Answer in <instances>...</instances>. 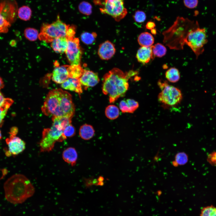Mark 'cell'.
I'll list each match as a JSON object with an SVG mask.
<instances>
[{
  "mask_svg": "<svg viewBox=\"0 0 216 216\" xmlns=\"http://www.w3.org/2000/svg\"><path fill=\"white\" fill-rule=\"evenodd\" d=\"M166 79L170 82L175 83L178 82L180 78L178 70L176 68H171L167 70L165 73Z\"/></svg>",
  "mask_w": 216,
  "mask_h": 216,
  "instance_id": "obj_25",
  "label": "cell"
},
{
  "mask_svg": "<svg viewBox=\"0 0 216 216\" xmlns=\"http://www.w3.org/2000/svg\"><path fill=\"white\" fill-rule=\"evenodd\" d=\"M4 189L6 199L14 204L23 203L35 192L30 180L20 174H15L9 178L4 184Z\"/></svg>",
  "mask_w": 216,
  "mask_h": 216,
  "instance_id": "obj_4",
  "label": "cell"
},
{
  "mask_svg": "<svg viewBox=\"0 0 216 216\" xmlns=\"http://www.w3.org/2000/svg\"><path fill=\"white\" fill-rule=\"evenodd\" d=\"M63 133L66 137H72L75 134V128L71 123L65 128Z\"/></svg>",
  "mask_w": 216,
  "mask_h": 216,
  "instance_id": "obj_35",
  "label": "cell"
},
{
  "mask_svg": "<svg viewBox=\"0 0 216 216\" xmlns=\"http://www.w3.org/2000/svg\"><path fill=\"white\" fill-rule=\"evenodd\" d=\"M61 86L64 89L74 92L79 95L82 92V86L79 79L69 77L61 84Z\"/></svg>",
  "mask_w": 216,
  "mask_h": 216,
  "instance_id": "obj_16",
  "label": "cell"
},
{
  "mask_svg": "<svg viewBox=\"0 0 216 216\" xmlns=\"http://www.w3.org/2000/svg\"><path fill=\"white\" fill-rule=\"evenodd\" d=\"M14 100L10 98H5L2 104L0 106V127L3 125L4 119L7 112L14 103Z\"/></svg>",
  "mask_w": 216,
  "mask_h": 216,
  "instance_id": "obj_23",
  "label": "cell"
},
{
  "mask_svg": "<svg viewBox=\"0 0 216 216\" xmlns=\"http://www.w3.org/2000/svg\"><path fill=\"white\" fill-rule=\"evenodd\" d=\"M188 160V156L184 152H179L176 155L175 162L178 165H184L187 163Z\"/></svg>",
  "mask_w": 216,
  "mask_h": 216,
  "instance_id": "obj_31",
  "label": "cell"
},
{
  "mask_svg": "<svg viewBox=\"0 0 216 216\" xmlns=\"http://www.w3.org/2000/svg\"><path fill=\"white\" fill-rule=\"evenodd\" d=\"M155 26V23L154 22L151 21L147 22L146 25V29L151 30L154 28Z\"/></svg>",
  "mask_w": 216,
  "mask_h": 216,
  "instance_id": "obj_39",
  "label": "cell"
},
{
  "mask_svg": "<svg viewBox=\"0 0 216 216\" xmlns=\"http://www.w3.org/2000/svg\"><path fill=\"white\" fill-rule=\"evenodd\" d=\"M2 138V135L1 134V132L0 130V140Z\"/></svg>",
  "mask_w": 216,
  "mask_h": 216,
  "instance_id": "obj_45",
  "label": "cell"
},
{
  "mask_svg": "<svg viewBox=\"0 0 216 216\" xmlns=\"http://www.w3.org/2000/svg\"><path fill=\"white\" fill-rule=\"evenodd\" d=\"M8 149L5 150L7 157L16 156L22 153L25 149V142L16 135L9 134V137L5 140Z\"/></svg>",
  "mask_w": 216,
  "mask_h": 216,
  "instance_id": "obj_10",
  "label": "cell"
},
{
  "mask_svg": "<svg viewBox=\"0 0 216 216\" xmlns=\"http://www.w3.org/2000/svg\"><path fill=\"white\" fill-rule=\"evenodd\" d=\"M105 114L108 118L113 120L117 118L119 115V110L118 108L114 105L107 106L105 110Z\"/></svg>",
  "mask_w": 216,
  "mask_h": 216,
  "instance_id": "obj_26",
  "label": "cell"
},
{
  "mask_svg": "<svg viewBox=\"0 0 216 216\" xmlns=\"http://www.w3.org/2000/svg\"><path fill=\"white\" fill-rule=\"evenodd\" d=\"M209 162L212 164L216 165V152L210 154L208 157Z\"/></svg>",
  "mask_w": 216,
  "mask_h": 216,
  "instance_id": "obj_38",
  "label": "cell"
},
{
  "mask_svg": "<svg viewBox=\"0 0 216 216\" xmlns=\"http://www.w3.org/2000/svg\"><path fill=\"white\" fill-rule=\"evenodd\" d=\"M151 32L152 34H156V30L155 28H153L151 30Z\"/></svg>",
  "mask_w": 216,
  "mask_h": 216,
  "instance_id": "obj_43",
  "label": "cell"
},
{
  "mask_svg": "<svg viewBox=\"0 0 216 216\" xmlns=\"http://www.w3.org/2000/svg\"><path fill=\"white\" fill-rule=\"evenodd\" d=\"M163 68L164 69H166L168 67L166 64H164L163 65Z\"/></svg>",
  "mask_w": 216,
  "mask_h": 216,
  "instance_id": "obj_44",
  "label": "cell"
},
{
  "mask_svg": "<svg viewBox=\"0 0 216 216\" xmlns=\"http://www.w3.org/2000/svg\"><path fill=\"white\" fill-rule=\"evenodd\" d=\"M95 4L100 6V12L108 14L117 22L124 18L127 14L124 0H94Z\"/></svg>",
  "mask_w": 216,
  "mask_h": 216,
  "instance_id": "obj_7",
  "label": "cell"
},
{
  "mask_svg": "<svg viewBox=\"0 0 216 216\" xmlns=\"http://www.w3.org/2000/svg\"><path fill=\"white\" fill-rule=\"evenodd\" d=\"M154 58L155 57H161L166 54V49L163 44L158 43L151 46Z\"/></svg>",
  "mask_w": 216,
  "mask_h": 216,
  "instance_id": "obj_27",
  "label": "cell"
},
{
  "mask_svg": "<svg viewBox=\"0 0 216 216\" xmlns=\"http://www.w3.org/2000/svg\"><path fill=\"white\" fill-rule=\"evenodd\" d=\"M115 52L116 49L114 44L111 42L107 40L99 45L98 54L101 59L107 60L113 56Z\"/></svg>",
  "mask_w": 216,
  "mask_h": 216,
  "instance_id": "obj_13",
  "label": "cell"
},
{
  "mask_svg": "<svg viewBox=\"0 0 216 216\" xmlns=\"http://www.w3.org/2000/svg\"><path fill=\"white\" fill-rule=\"evenodd\" d=\"M97 36L96 33L94 32L89 33L85 32L81 35V38L82 42L86 44H91L95 40Z\"/></svg>",
  "mask_w": 216,
  "mask_h": 216,
  "instance_id": "obj_30",
  "label": "cell"
},
{
  "mask_svg": "<svg viewBox=\"0 0 216 216\" xmlns=\"http://www.w3.org/2000/svg\"><path fill=\"white\" fill-rule=\"evenodd\" d=\"M39 33L38 30L32 28H27L24 31L25 37L28 40L34 41L38 38Z\"/></svg>",
  "mask_w": 216,
  "mask_h": 216,
  "instance_id": "obj_29",
  "label": "cell"
},
{
  "mask_svg": "<svg viewBox=\"0 0 216 216\" xmlns=\"http://www.w3.org/2000/svg\"><path fill=\"white\" fill-rule=\"evenodd\" d=\"M138 42L141 46L150 47L152 46L154 41L153 36L148 32H144L140 34L138 38Z\"/></svg>",
  "mask_w": 216,
  "mask_h": 216,
  "instance_id": "obj_21",
  "label": "cell"
},
{
  "mask_svg": "<svg viewBox=\"0 0 216 216\" xmlns=\"http://www.w3.org/2000/svg\"><path fill=\"white\" fill-rule=\"evenodd\" d=\"M136 74V72L133 71L124 73L118 68H114L104 75L102 91L104 94L109 96L110 103L124 95L129 87V79Z\"/></svg>",
  "mask_w": 216,
  "mask_h": 216,
  "instance_id": "obj_3",
  "label": "cell"
},
{
  "mask_svg": "<svg viewBox=\"0 0 216 216\" xmlns=\"http://www.w3.org/2000/svg\"><path fill=\"white\" fill-rule=\"evenodd\" d=\"M68 46V40L66 37H62L54 39L51 44V46L56 52L62 53L65 52Z\"/></svg>",
  "mask_w": 216,
  "mask_h": 216,
  "instance_id": "obj_17",
  "label": "cell"
},
{
  "mask_svg": "<svg viewBox=\"0 0 216 216\" xmlns=\"http://www.w3.org/2000/svg\"><path fill=\"white\" fill-rule=\"evenodd\" d=\"M11 26V23L8 21L0 11V33H6Z\"/></svg>",
  "mask_w": 216,
  "mask_h": 216,
  "instance_id": "obj_32",
  "label": "cell"
},
{
  "mask_svg": "<svg viewBox=\"0 0 216 216\" xmlns=\"http://www.w3.org/2000/svg\"><path fill=\"white\" fill-rule=\"evenodd\" d=\"M67 69L69 77L78 79L80 78L85 70L80 64L68 65Z\"/></svg>",
  "mask_w": 216,
  "mask_h": 216,
  "instance_id": "obj_22",
  "label": "cell"
},
{
  "mask_svg": "<svg viewBox=\"0 0 216 216\" xmlns=\"http://www.w3.org/2000/svg\"><path fill=\"white\" fill-rule=\"evenodd\" d=\"M138 61L142 64L149 62L151 59H153L151 46H142L138 50L136 54Z\"/></svg>",
  "mask_w": 216,
  "mask_h": 216,
  "instance_id": "obj_15",
  "label": "cell"
},
{
  "mask_svg": "<svg viewBox=\"0 0 216 216\" xmlns=\"http://www.w3.org/2000/svg\"><path fill=\"white\" fill-rule=\"evenodd\" d=\"M79 80L85 89L95 86L100 81L99 77L96 73L92 71L86 70Z\"/></svg>",
  "mask_w": 216,
  "mask_h": 216,
  "instance_id": "obj_12",
  "label": "cell"
},
{
  "mask_svg": "<svg viewBox=\"0 0 216 216\" xmlns=\"http://www.w3.org/2000/svg\"><path fill=\"white\" fill-rule=\"evenodd\" d=\"M0 216H1V215H0Z\"/></svg>",
  "mask_w": 216,
  "mask_h": 216,
  "instance_id": "obj_47",
  "label": "cell"
},
{
  "mask_svg": "<svg viewBox=\"0 0 216 216\" xmlns=\"http://www.w3.org/2000/svg\"><path fill=\"white\" fill-rule=\"evenodd\" d=\"M79 12L84 15L89 16L92 12V6L88 2L83 1L80 3L78 6Z\"/></svg>",
  "mask_w": 216,
  "mask_h": 216,
  "instance_id": "obj_28",
  "label": "cell"
},
{
  "mask_svg": "<svg viewBox=\"0 0 216 216\" xmlns=\"http://www.w3.org/2000/svg\"><path fill=\"white\" fill-rule=\"evenodd\" d=\"M168 47L171 49H182L185 44L193 51L196 58L204 51L208 42L206 29L200 28L197 22L179 17L166 32Z\"/></svg>",
  "mask_w": 216,
  "mask_h": 216,
  "instance_id": "obj_1",
  "label": "cell"
},
{
  "mask_svg": "<svg viewBox=\"0 0 216 216\" xmlns=\"http://www.w3.org/2000/svg\"><path fill=\"white\" fill-rule=\"evenodd\" d=\"M4 84L2 79L0 76V90L4 88Z\"/></svg>",
  "mask_w": 216,
  "mask_h": 216,
  "instance_id": "obj_42",
  "label": "cell"
},
{
  "mask_svg": "<svg viewBox=\"0 0 216 216\" xmlns=\"http://www.w3.org/2000/svg\"><path fill=\"white\" fill-rule=\"evenodd\" d=\"M76 29V27L74 25H69L67 31L66 36L68 40L73 39L75 38Z\"/></svg>",
  "mask_w": 216,
  "mask_h": 216,
  "instance_id": "obj_36",
  "label": "cell"
},
{
  "mask_svg": "<svg viewBox=\"0 0 216 216\" xmlns=\"http://www.w3.org/2000/svg\"><path fill=\"white\" fill-rule=\"evenodd\" d=\"M68 66L63 65L56 67L52 72V80L57 84H62L66 81L69 78L67 69Z\"/></svg>",
  "mask_w": 216,
  "mask_h": 216,
  "instance_id": "obj_14",
  "label": "cell"
},
{
  "mask_svg": "<svg viewBox=\"0 0 216 216\" xmlns=\"http://www.w3.org/2000/svg\"><path fill=\"white\" fill-rule=\"evenodd\" d=\"M95 131L91 125L85 124L81 126L79 130V134L81 138L85 140H89L94 136Z\"/></svg>",
  "mask_w": 216,
  "mask_h": 216,
  "instance_id": "obj_20",
  "label": "cell"
},
{
  "mask_svg": "<svg viewBox=\"0 0 216 216\" xmlns=\"http://www.w3.org/2000/svg\"><path fill=\"white\" fill-rule=\"evenodd\" d=\"M75 109L71 95L60 88L48 92L41 108L43 113L46 116L71 118L74 114Z\"/></svg>",
  "mask_w": 216,
  "mask_h": 216,
  "instance_id": "obj_2",
  "label": "cell"
},
{
  "mask_svg": "<svg viewBox=\"0 0 216 216\" xmlns=\"http://www.w3.org/2000/svg\"><path fill=\"white\" fill-rule=\"evenodd\" d=\"M5 98L4 97L3 94L0 91V106H1L4 102Z\"/></svg>",
  "mask_w": 216,
  "mask_h": 216,
  "instance_id": "obj_41",
  "label": "cell"
},
{
  "mask_svg": "<svg viewBox=\"0 0 216 216\" xmlns=\"http://www.w3.org/2000/svg\"><path fill=\"white\" fill-rule=\"evenodd\" d=\"M69 25H67L60 19L57 15L56 20L51 23H43L41 28L38 38L47 43L51 42L57 38L66 37Z\"/></svg>",
  "mask_w": 216,
  "mask_h": 216,
  "instance_id": "obj_6",
  "label": "cell"
},
{
  "mask_svg": "<svg viewBox=\"0 0 216 216\" xmlns=\"http://www.w3.org/2000/svg\"><path fill=\"white\" fill-rule=\"evenodd\" d=\"M32 11L30 7L27 5H23L18 9L17 15L19 18L26 21L31 19Z\"/></svg>",
  "mask_w": 216,
  "mask_h": 216,
  "instance_id": "obj_24",
  "label": "cell"
},
{
  "mask_svg": "<svg viewBox=\"0 0 216 216\" xmlns=\"http://www.w3.org/2000/svg\"><path fill=\"white\" fill-rule=\"evenodd\" d=\"M119 106L122 112L132 113L138 108L139 104L134 100L128 99L121 100L119 103Z\"/></svg>",
  "mask_w": 216,
  "mask_h": 216,
  "instance_id": "obj_18",
  "label": "cell"
},
{
  "mask_svg": "<svg viewBox=\"0 0 216 216\" xmlns=\"http://www.w3.org/2000/svg\"><path fill=\"white\" fill-rule=\"evenodd\" d=\"M184 6L189 9H193L197 7L198 3V0H183Z\"/></svg>",
  "mask_w": 216,
  "mask_h": 216,
  "instance_id": "obj_37",
  "label": "cell"
},
{
  "mask_svg": "<svg viewBox=\"0 0 216 216\" xmlns=\"http://www.w3.org/2000/svg\"><path fill=\"white\" fill-rule=\"evenodd\" d=\"M63 160L71 166H74L78 158V154L75 148L68 147L65 149L62 154Z\"/></svg>",
  "mask_w": 216,
  "mask_h": 216,
  "instance_id": "obj_19",
  "label": "cell"
},
{
  "mask_svg": "<svg viewBox=\"0 0 216 216\" xmlns=\"http://www.w3.org/2000/svg\"><path fill=\"white\" fill-rule=\"evenodd\" d=\"M65 52L70 65L80 64L82 51L78 38L68 40V47Z\"/></svg>",
  "mask_w": 216,
  "mask_h": 216,
  "instance_id": "obj_9",
  "label": "cell"
},
{
  "mask_svg": "<svg viewBox=\"0 0 216 216\" xmlns=\"http://www.w3.org/2000/svg\"><path fill=\"white\" fill-rule=\"evenodd\" d=\"M71 118L67 117H52L51 127L44 129L42 132V137L39 143L41 152L51 151L56 142H62L66 139L63 131L71 123Z\"/></svg>",
  "mask_w": 216,
  "mask_h": 216,
  "instance_id": "obj_5",
  "label": "cell"
},
{
  "mask_svg": "<svg viewBox=\"0 0 216 216\" xmlns=\"http://www.w3.org/2000/svg\"></svg>",
  "mask_w": 216,
  "mask_h": 216,
  "instance_id": "obj_46",
  "label": "cell"
},
{
  "mask_svg": "<svg viewBox=\"0 0 216 216\" xmlns=\"http://www.w3.org/2000/svg\"><path fill=\"white\" fill-rule=\"evenodd\" d=\"M159 101L163 104L170 106H176L182 98L181 91L177 88L168 83L162 89L158 96Z\"/></svg>",
  "mask_w": 216,
  "mask_h": 216,
  "instance_id": "obj_8",
  "label": "cell"
},
{
  "mask_svg": "<svg viewBox=\"0 0 216 216\" xmlns=\"http://www.w3.org/2000/svg\"><path fill=\"white\" fill-rule=\"evenodd\" d=\"M18 132V129L16 127H13L11 128L10 130L9 134L16 135Z\"/></svg>",
  "mask_w": 216,
  "mask_h": 216,
  "instance_id": "obj_40",
  "label": "cell"
},
{
  "mask_svg": "<svg viewBox=\"0 0 216 216\" xmlns=\"http://www.w3.org/2000/svg\"><path fill=\"white\" fill-rule=\"evenodd\" d=\"M133 17L135 22L138 23H142L145 21L146 16L144 11L137 10L135 11Z\"/></svg>",
  "mask_w": 216,
  "mask_h": 216,
  "instance_id": "obj_34",
  "label": "cell"
},
{
  "mask_svg": "<svg viewBox=\"0 0 216 216\" xmlns=\"http://www.w3.org/2000/svg\"><path fill=\"white\" fill-rule=\"evenodd\" d=\"M18 9L17 4L15 0H0V11L10 23L15 20Z\"/></svg>",
  "mask_w": 216,
  "mask_h": 216,
  "instance_id": "obj_11",
  "label": "cell"
},
{
  "mask_svg": "<svg viewBox=\"0 0 216 216\" xmlns=\"http://www.w3.org/2000/svg\"><path fill=\"white\" fill-rule=\"evenodd\" d=\"M200 216H216V207L211 206L203 208Z\"/></svg>",
  "mask_w": 216,
  "mask_h": 216,
  "instance_id": "obj_33",
  "label": "cell"
}]
</instances>
